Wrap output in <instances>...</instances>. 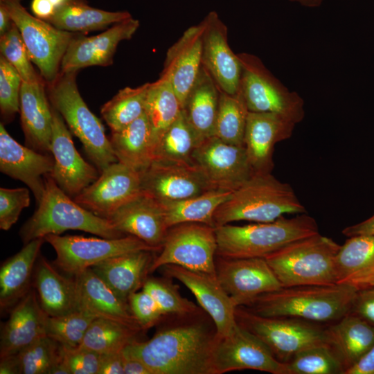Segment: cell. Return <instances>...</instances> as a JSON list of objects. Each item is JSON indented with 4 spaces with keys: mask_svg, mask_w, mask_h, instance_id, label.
Instances as JSON below:
<instances>
[{
    "mask_svg": "<svg viewBox=\"0 0 374 374\" xmlns=\"http://www.w3.org/2000/svg\"><path fill=\"white\" fill-rule=\"evenodd\" d=\"M49 374H71L63 354L61 360L52 368Z\"/></svg>",
    "mask_w": 374,
    "mask_h": 374,
    "instance_id": "60",
    "label": "cell"
},
{
    "mask_svg": "<svg viewBox=\"0 0 374 374\" xmlns=\"http://www.w3.org/2000/svg\"><path fill=\"white\" fill-rule=\"evenodd\" d=\"M358 288L373 287L374 288V272L363 279L357 285Z\"/></svg>",
    "mask_w": 374,
    "mask_h": 374,
    "instance_id": "62",
    "label": "cell"
},
{
    "mask_svg": "<svg viewBox=\"0 0 374 374\" xmlns=\"http://www.w3.org/2000/svg\"><path fill=\"white\" fill-rule=\"evenodd\" d=\"M78 293L79 309L97 317L112 319L141 331L127 302L123 301L91 268L74 276Z\"/></svg>",
    "mask_w": 374,
    "mask_h": 374,
    "instance_id": "28",
    "label": "cell"
},
{
    "mask_svg": "<svg viewBox=\"0 0 374 374\" xmlns=\"http://www.w3.org/2000/svg\"><path fill=\"white\" fill-rule=\"evenodd\" d=\"M232 191L212 189L201 195L179 201L160 202L169 229L186 222H197L215 227L213 216Z\"/></svg>",
    "mask_w": 374,
    "mask_h": 374,
    "instance_id": "37",
    "label": "cell"
},
{
    "mask_svg": "<svg viewBox=\"0 0 374 374\" xmlns=\"http://www.w3.org/2000/svg\"><path fill=\"white\" fill-rule=\"evenodd\" d=\"M235 314L237 323L260 339L275 357L283 363L303 350L328 344L326 330L309 321L263 317L243 306L236 307Z\"/></svg>",
    "mask_w": 374,
    "mask_h": 374,
    "instance_id": "9",
    "label": "cell"
},
{
    "mask_svg": "<svg viewBox=\"0 0 374 374\" xmlns=\"http://www.w3.org/2000/svg\"><path fill=\"white\" fill-rule=\"evenodd\" d=\"M337 284L359 282L374 272V235L348 237L335 260Z\"/></svg>",
    "mask_w": 374,
    "mask_h": 374,
    "instance_id": "36",
    "label": "cell"
},
{
    "mask_svg": "<svg viewBox=\"0 0 374 374\" xmlns=\"http://www.w3.org/2000/svg\"><path fill=\"white\" fill-rule=\"evenodd\" d=\"M216 256L226 258H265L296 240L319 233L318 225L306 213L283 216L269 222L215 227Z\"/></svg>",
    "mask_w": 374,
    "mask_h": 374,
    "instance_id": "3",
    "label": "cell"
},
{
    "mask_svg": "<svg viewBox=\"0 0 374 374\" xmlns=\"http://www.w3.org/2000/svg\"><path fill=\"white\" fill-rule=\"evenodd\" d=\"M150 84L125 87L102 106L101 116L112 132L122 130L145 114Z\"/></svg>",
    "mask_w": 374,
    "mask_h": 374,
    "instance_id": "39",
    "label": "cell"
},
{
    "mask_svg": "<svg viewBox=\"0 0 374 374\" xmlns=\"http://www.w3.org/2000/svg\"><path fill=\"white\" fill-rule=\"evenodd\" d=\"M182 111L181 103L171 84L163 78L150 83L145 114L152 137L153 152L164 132Z\"/></svg>",
    "mask_w": 374,
    "mask_h": 374,
    "instance_id": "38",
    "label": "cell"
},
{
    "mask_svg": "<svg viewBox=\"0 0 374 374\" xmlns=\"http://www.w3.org/2000/svg\"><path fill=\"white\" fill-rule=\"evenodd\" d=\"M216 251L215 227L197 222L179 224L168 229L149 273L167 265H175L216 276Z\"/></svg>",
    "mask_w": 374,
    "mask_h": 374,
    "instance_id": "11",
    "label": "cell"
},
{
    "mask_svg": "<svg viewBox=\"0 0 374 374\" xmlns=\"http://www.w3.org/2000/svg\"><path fill=\"white\" fill-rule=\"evenodd\" d=\"M238 56L242 68L239 90L249 112L278 114L296 124L303 120L304 100L297 92L286 87L257 56Z\"/></svg>",
    "mask_w": 374,
    "mask_h": 374,
    "instance_id": "8",
    "label": "cell"
},
{
    "mask_svg": "<svg viewBox=\"0 0 374 374\" xmlns=\"http://www.w3.org/2000/svg\"><path fill=\"white\" fill-rule=\"evenodd\" d=\"M201 310L181 315V321L169 323L145 341L134 340L122 353L141 361L152 374H212L217 330Z\"/></svg>",
    "mask_w": 374,
    "mask_h": 374,
    "instance_id": "1",
    "label": "cell"
},
{
    "mask_svg": "<svg viewBox=\"0 0 374 374\" xmlns=\"http://www.w3.org/2000/svg\"><path fill=\"white\" fill-rule=\"evenodd\" d=\"M67 230H80L105 238L125 236L107 219L76 203L47 175L42 200L21 226L19 236L25 244L34 239L49 234L60 235Z\"/></svg>",
    "mask_w": 374,
    "mask_h": 374,
    "instance_id": "5",
    "label": "cell"
},
{
    "mask_svg": "<svg viewBox=\"0 0 374 374\" xmlns=\"http://www.w3.org/2000/svg\"><path fill=\"white\" fill-rule=\"evenodd\" d=\"M306 213L292 187L271 173H254L216 210L215 226L235 221L272 222L284 214Z\"/></svg>",
    "mask_w": 374,
    "mask_h": 374,
    "instance_id": "4",
    "label": "cell"
},
{
    "mask_svg": "<svg viewBox=\"0 0 374 374\" xmlns=\"http://www.w3.org/2000/svg\"><path fill=\"white\" fill-rule=\"evenodd\" d=\"M44 238L24 244L16 254L6 260L0 269V306L5 310L15 305L30 290L31 280Z\"/></svg>",
    "mask_w": 374,
    "mask_h": 374,
    "instance_id": "32",
    "label": "cell"
},
{
    "mask_svg": "<svg viewBox=\"0 0 374 374\" xmlns=\"http://www.w3.org/2000/svg\"><path fill=\"white\" fill-rule=\"evenodd\" d=\"M196 136L183 111L164 132L153 152L152 161L193 163Z\"/></svg>",
    "mask_w": 374,
    "mask_h": 374,
    "instance_id": "42",
    "label": "cell"
},
{
    "mask_svg": "<svg viewBox=\"0 0 374 374\" xmlns=\"http://www.w3.org/2000/svg\"><path fill=\"white\" fill-rule=\"evenodd\" d=\"M344 374H374V344L366 353Z\"/></svg>",
    "mask_w": 374,
    "mask_h": 374,
    "instance_id": "54",
    "label": "cell"
},
{
    "mask_svg": "<svg viewBox=\"0 0 374 374\" xmlns=\"http://www.w3.org/2000/svg\"><path fill=\"white\" fill-rule=\"evenodd\" d=\"M374 326V288H359L349 312Z\"/></svg>",
    "mask_w": 374,
    "mask_h": 374,
    "instance_id": "52",
    "label": "cell"
},
{
    "mask_svg": "<svg viewBox=\"0 0 374 374\" xmlns=\"http://www.w3.org/2000/svg\"><path fill=\"white\" fill-rule=\"evenodd\" d=\"M216 276L235 307L280 289V283L264 258H226L217 256Z\"/></svg>",
    "mask_w": 374,
    "mask_h": 374,
    "instance_id": "15",
    "label": "cell"
},
{
    "mask_svg": "<svg viewBox=\"0 0 374 374\" xmlns=\"http://www.w3.org/2000/svg\"><path fill=\"white\" fill-rule=\"evenodd\" d=\"M326 331L328 344L340 359L345 371L374 344V326L350 313Z\"/></svg>",
    "mask_w": 374,
    "mask_h": 374,
    "instance_id": "33",
    "label": "cell"
},
{
    "mask_svg": "<svg viewBox=\"0 0 374 374\" xmlns=\"http://www.w3.org/2000/svg\"><path fill=\"white\" fill-rule=\"evenodd\" d=\"M201 22L202 66L221 91L235 94L239 91L242 68L238 54L229 45L227 27L215 11L208 13Z\"/></svg>",
    "mask_w": 374,
    "mask_h": 374,
    "instance_id": "20",
    "label": "cell"
},
{
    "mask_svg": "<svg viewBox=\"0 0 374 374\" xmlns=\"http://www.w3.org/2000/svg\"><path fill=\"white\" fill-rule=\"evenodd\" d=\"M0 51L1 55L18 71L23 82L32 83L44 79L34 69L20 32L15 23L6 33L0 35Z\"/></svg>",
    "mask_w": 374,
    "mask_h": 374,
    "instance_id": "47",
    "label": "cell"
},
{
    "mask_svg": "<svg viewBox=\"0 0 374 374\" xmlns=\"http://www.w3.org/2000/svg\"><path fill=\"white\" fill-rule=\"evenodd\" d=\"M286 374H344L345 369L328 344L308 348L285 363Z\"/></svg>",
    "mask_w": 374,
    "mask_h": 374,
    "instance_id": "43",
    "label": "cell"
},
{
    "mask_svg": "<svg viewBox=\"0 0 374 374\" xmlns=\"http://www.w3.org/2000/svg\"><path fill=\"white\" fill-rule=\"evenodd\" d=\"M30 196L27 188H0V229L9 230L23 209L29 206Z\"/></svg>",
    "mask_w": 374,
    "mask_h": 374,
    "instance_id": "49",
    "label": "cell"
},
{
    "mask_svg": "<svg viewBox=\"0 0 374 374\" xmlns=\"http://www.w3.org/2000/svg\"><path fill=\"white\" fill-rule=\"evenodd\" d=\"M20 368L17 354L1 357L0 374H19Z\"/></svg>",
    "mask_w": 374,
    "mask_h": 374,
    "instance_id": "58",
    "label": "cell"
},
{
    "mask_svg": "<svg viewBox=\"0 0 374 374\" xmlns=\"http://www.w3.org/2000/svg\"><path fill=\"white\" fill-rule=\"evenodd\" d=\"M62 350L71 374H98L101 354L80 347L62 346Z\"/></svg>",
    "mask_w": 374,
    "mask_h": 374,
    "instance_id": "51",
    "label": "cell"
},
{
    "mask_svg": "<svg viewBox=\"0 0 374 374\" xmlns=\"http://www.w3.org/2000/svg\"><path fill=\"white\" fill-rule=\"evenodd\" d=\"M44 238L56 252L55 265L73 276L112 257L142 250L158 251L132 235L97 238L49 234Z\"/></svg>",
    "mask_w": 374,
    "mask_h": 374,
    "instance_id": "12",
    "label": "cell"
},
{
    "mask_svg": "<svg viewBox=\"0 0 374 374\" xmlns=\"http://www.w3.org/2000/svg\"><path fill=\"white\" fill-rule=\"evenodd\" d=\"M14 24L6 6L0 3V35L6 33Z\"/></svg>",
    "mask_w": 374,
    "mask_h": 374,
    "instance_id": "59",
    "label": "cell"
},
{
    "mask_svg": "<svg viewBox=\"0 0 374 374\" xmlns=\"http://www.w3.org/2000/svg\"><path fill=\"white\" fill-rule=\"evenodd\" d=\"M358 290L346 283L281 287L257 296L243 307L263 317L337 321L349 312Z\"/></svg>",
    "mask_w": 374,
    "mask_h": 374,
    "instance_id": "2",
    "label": "cell"
},
{
    "mask_svg": "<svg viewBox=\"0 0 374 374\" xmlns=\"http://www.w3.org/2000/svg\"><path fill=\"white\" fill-rule=\"evenodd\" d=\"M77 73L60 72L53 82L46 83L47 95L51 105L60 114L101 172L118 159L101 121L91 112L78 91Z\"/></svg>",
    "mask_w": 374,
    "mask_h": 374,
    "instance_id": "7",
    "label": "cell"
},
{
    "mask_svg": "<svg viewBox=\"0 0 374 374\" xmlns=\"http://www.w3.org/2000/svg\"><path fill=\"white\" fill-rule=\"evenodd\" d=\"M30 8L34 16L46 21L53 17L56 10L49 0H32Z\"/></svg>",
    "mask_w": 374,
    "mask_h": 374,
    "instance_id": "55",
    "label": "cell"
},
{
    "mask_svg": "<svg viewBox=\"0 0 374 374\" xmlns=\"http://www.w3.org/2000/svg\"><path fill=\"white\" fill-rule=\"evenodd\" d=\"M244 369L286 374L285 363L278 361L260 339L238 323L229 335H216L211 370L212 374H222Z\"/></svg>",
    "mask_w": 374,
    "mask_h": 374,
    "instance_id": "13",
    "label": "cell"
},
{
    "mask_svg": "<svg viewBox=\"0 0 374 374\" xmlns=\"http://www.w3.org/2000/svg\"><path fill=\"white\" fill-rule=\"evenodd\" d=\"M193 161L213 189L233 192L253 175L244 146L226 143L215 136L195 148Z\"/></svg>",
    "mask_w": 374,
    "mask_h": 374,
    "instance_id": "14",
    "label": "cell"
},
{
    "mask_svg": "<svg viewBox=\"0 0 374 374\" xmlns=\"http://www.w3.org/2000/svg\"><path fill=\"white\" fill-rule=\"evenodd\" d=\"M249 112L240 90L235 94L220 90L214 136L226 143L244 146Z\"/></svg>",
    "mask_w": 374,
    "mask_h": 374,
    "instance_id": "40",
    "label": "cell"
},
{
    "mask_svg": "<svg viewBox=\"0 0 374 374\" xmlns=\"http://www.w3.org/2000/svg\"><path fill=\"white\" fill-rule=\"evenodd\" d=\"M294 3H298L308 8H317L321 5L323 0H289Z\"/></svg>",
    "mask_w": 374,
    "mask_h": 374,
    "instance_id": "61",
    "label": "cell"
},
{
    "mask_svg": "<svg viewBox=\"0 0 374 374\" xmlns=\"http://www.w3.org/2000/svg\"><path fill=\"white\" fill-rule=\"evenodd\" d=\"M128 302L132 313L142 330L152 327L165 317L154 299L144 290L133 293Z\"/></svg>",
    "mask_w": 374,
    "mask_h": 374,
    "instance_id": "50",
    "label": "cell"
},
{
    "mask_svg": "<svg viewBox=\"0 0 374 374\" xmlns=\"http://www.w3.org/2000/svg\"><path fill=\"white\" fill-rule=\"evenodd\" d=\"M140 175L141 191L159 202L183 200L213 189L194 163L154 160Z\"/></svg>",
    "mask_w": 374,
    "mask_h": 374,
    "instance_id": "16",
    "label": "cell"
},
{
    "mask_svg": "<svg viewBox=\"0 0 374 374\" xmlns=\"http://www.w3.org/2000/svg\"><path fill=\"white\" fill-rule=\"evenodd\" d=\"M168 278H148L143 285V290L152 296L165 316L186 315L200 311L193 302L181 295L177 285Z\"/></svg>",
    "mask_w": 374,
    "mask_h": 374,
    "instance_id": "46",
    "label": "cell"
},
{
    "mask_svg": "<svg viewBox=\"0 0 374 374\" xmlns=\"http://www.w3.org/2000/svg\"><path fill=\"white\" fill-rule=\"evenodd\" d=\"M160 269L167 277L177 279L190 290L202 310L212 319L217 335H229L236 328V307L215 275L175 265H167Z\"/></svg>",
    "mask_w": 374,
    "mask_h": 374,
    "instance_id": "19",
    "label": "cell"
},
{
    "mask_svg": "<svg viewBox=\"0 0 374 374\" xmlns=\"http://www.w3.org/2000/svg\"><path fill=\"white\" fill-rule=\"evenodd\" d=\"M123 234L134 235L160 250L168 230L162 205L141 191L107 218Z\"/></svg>",
    "mask_w": 374,
    "mask_h": 374,
    "instance_id": "23",
    "label": "cell"
},
{
    "mask_svg": "<svg viewBox=\"0 0 374 374\" xmlns=\"http://www.w3.org/2000/svg\"><path fill=\"white\" fill-rule=\"evenodd\" d=\"M139 27V20L130 17L96 35L76 33L63 56L60 72H78L84 67L112 64L118 44L131 39Z\"/></svg>",
    "mask_w": 374,
    "mask_h": 374,
    "instance_id": "21",
    "label": "cell"
},
{
    "mask_svg": "<svg viewBox=\"0 0 374 374\" xmlns=\"http://www.w3.org/2000/svg\"><path fill=\"white\" fill-rule=\"evenodd\" d=\"M22 0H0L18 28L30 58L46 83L60 72L63 56L76 33L60 30L29 13Z\"/></svg>",
    "mask_w": 374,
    "mask_h": 374,
    "instance_id": "10",
    "label": "cell"
},
{
    "mask_svg": "<svg viewBox=\"0 0 374 374\" xmlns=\"http://www.w3.org/2000/svg\"><path fill=\"white\" fill-rule=\"evenodd\" d=\"M130 17L127 11H106L89 6L85 0H69L57 8L47 21L60 30L85 33L105 29Z\"/></svg>",
    "mask_w": 374,
    "mask_h": 374,
    "instance_id": "35",
    "label": "cell"
},
{
    "mask_svg": "<svg viewBox=\"0 0 374 374\" xmlns=\"http://www.w3.org/2000/svg\"><path fill=\"white\" fill-rule=\"evenodd\" d=\"M203 25L190 26L166 53L160 77L173 87L183 107L202 67Z\"/></svg>",
    "mask_w": 374,
    "mask_h": 374,
    "instance_id": "25",
    "label": "cell"
},
{
    "mask_svg": "<svg viewBox=\"0 0 374 374\" xmlns=\"http://www.w3.org/2000/svg\"><path fill=\"white\" fill-rule=\"evenodd\" d=\"M118 161L141 172L152 163L153 147L151 127L144 114L109 138Z\"/></svg>",
    "mask_w": 374,
    "mask_h": 374,
    "instance_id": "34",
    "label": "cell"
},
{
    "mask_svg": "<svg viewBox=\"0 0 374 374\" xmlns=\"http://www.w3.org/2000/svg\"><path fill=\"white\" fill-rule=\"evenodd\" d=\"M22 79L15 67L0 55V110L3 120L11 121L19 112Z\"/></svg>",
    "mask_w": 374,
    "mask_h": 374,
    "instance_id": "48",
    "label": "cell"
},
{
    "mask_svg": "<svg viewBox=\"0 0 374 374\" xmlns=\"http://www.w3.org/2000/svg\"><path fill=\"white\" fill-rule=\"evenodd\" d=\"M123 357L125 374H152L148 368L141 361L123 353Z\"/></svg>",
    "mask_w": 374,
    "mask_h": 374,
    "instance_id": "57",
    "label": "cell"
},
{
    "mask_svg": "<svg viewBox=\"0 0 374 374\" xmlns=\"http://www.w3.org/2000/svg\"><path fill=\"white\" fill-rule=\"evenodd\" d=\"M152 251H138L112 257L91 269L101 278L123 301L143 285L153 260Z\"/></svg>",
    "mask_w": 374,
    "mask_h": 374,
    "instance_id": "30",
    "label": "cell"
},
{
    "mask_svg": "<svg viewBox=\"0 0 374 374\" xmlns=\"http://www.w3.org/2000/svg\"><path fill=\"white\" fill-rule=\"evenodd\" d=\"M54 159L15 141L0 124V170L24 183L33 193L37 206L45 190V177L51 174Z\"/></svg>",
    "mask_w": 374,
    "mask_h": 374,
    "instance_id": "22",
    "label": "cell"
},
{
    "mask_svg": "<svg viewBox=\"0 0 374 374\" xmlns=\"http://www.w3.org/2000/svg\"><path fill=\"white\" fill-rule=\"evenodd\" d=\"M139 331L112 319L96 318L78 347L107 354L122 351Z\"/></svg>",
    "mask_w": 374,
    "mask_h": 374,
    "instance_id": "41",
    "label": "cell"
},
{
    "mask_svg": "<svg viewBox=\"0 0 374 374\" xmlns=\"http://www.w3.org/2000/svg\"><path fill=\"white\" fill-rule=\"evenodd\" d=\"M33 283L39 303L48 316L57 317L79 310L75 279L59 273L42 256L36 262Z\"/></svg>",
    "mask_w": 374,
    "mask_h": 374,
    "instance_id": "29",
    "label": "cell"
},
{
    "mask_svg": "<svg viewBox=\"0 0 374 374\" xmlns=\"http://www.w3.org/2000/svg\"><path fill=\"white\" fill-rule=\"evenodd\" d=\"M47 317L37 293L30 290L15 305L1 327L0 357L17 354L46 335Z\"/></svg>",
    "mask_w": 374,
    "mask_h": 374,
    "instance_id": "26",
    "label": "cell"
},
{
    "mask_svg": "<svg viewBox=\"0 0 374 374\" xmlns=\"http://www.w3.org/2000/svg\"><path fill=\"white\" fill-rule=\"evenodd\" d=\"M20 374H49L62 357V346L45 335L17 353Z\"/></svg>",
    "mask_w": 374,
    "mask_h": 374,
    "instance_id": "45",
    "label": "cell"
},
{
    "mask_svg": "<svg viewBox=\"0 0 374 374\" xmlns=\"http://www.w3.org/2000/svg\"><path fill=\"white\" fill-rule=\"evenodd\" d=\"M98 374H125L122 351L102 354Z\"/></svg>",
    "mask_w": 374,
    "mask_h": 374,
    "instance_id": "53",
    "label": "cell"
},
{
    "mask_svg": "<svg viewBox=\"0 0 374 374\" xmlns=\"http://www.w3.org/2000/svg\"><path fill=\"white\" fill-rule=\"evenodd\" d=\"M342 233L348 238L357 235H374V214L366 220L346 227Z\"/></svg>",
    "mask_w": 374,
    "mask_h": 374,
    "instance_id": "56",
    "label": "cell"
},
{
    "mask_svg": "<svg viewBox=\"0 0 374 374\" xmlns=\"http://www.w3.org/2000/svg\"><path fill=\"white\" fill-rule=\"evenodd\" d=\"M19 113L26 146L51 152L53 114L44 79L32 83L22 81Z\"/></svg>",
    "mask_w": 374,
    "mask_h": 374,
    "instance_id": "27",
    "label": "cell"
},
{
    "mask_svg": "<svg viewBox=\"0 0 374 374\" xmlns=\"http://www.w3.org/2000/svg\"><path fill=\"white\" fill-rule=\"evenodd\" d=\"M141 191L140 172L117 161L103 169L98 178L73 199L85 209L107 219Z\"/></svg>",
    "mask_w": 374,
    "mask_h": 374,
    "instance_id": "18",
    "label": "cell"
},
{
    "mask_svg": "<svg viewBox=\"0 0 374 374\" xmlns=\"http://www.w3.org/2000/svg\"><path fill=\"white\" fill-rule=\"evenodd\" d=\"M220 89L202 65L198 76L184 103L182 111L199 145L214 136Z\"/></svg>",
    "mask_w": 374,
    "mask_h": 374,
    "instance_id": "31",
    "label": "cell"
},
{
    "mask_svg": "<svg viewBox=\"0 0 374 374\" xmlns=\"http://www.w3.org/2000/svg\"><path fill=\"white\" fill-rule=\"evenodd\" d=\"M49 1L57 8L64 5V3H66L69 0H49Z\"/></svg>",
    "mask_w": 374,
    "mask_h": 374,
    "instance_id": "63",
    "label": "cell"
},
{
    "mask_svg": "<svg viewBox=\"0 0 374 374\" xmlns=\"http://www.w3.org/2000/svg\"><path fill=\"white\" fill-rule=\"evenodd\" d=\"M296 123L275 113L249 112L244 148L254 173H271L275 145L290 139Z\"/></svg>",
    "mask_w": 374,
    "mask_h": 374,
    "instance_id": "24",
    "label": "cell"
},
{
    "mask_svg": "<svg viewBox=\"0 0 374 374\" xmlns=\"http://www.w3.org/2000/svg\"><path fill=\"white\" fill-rule=\"evenodd\" d=\"M341 245L319 233L293 242L264 258L283 287L337 284Z\"/></svg>",
    "mask_w": 374,
    "mask_h": 374,
    "instance_id": "6",
    "label": "cell"
},
{
    "mask_svg": "<svg viewBox=\"0 0 374 374\" xmlns=\"http://www.w3.org/2000/svg\"><path fill=\"white\" fill-rule=\"evenodd\" d=\"M51 107L53 125L51 153L54 159V166L49 175L66 195L74 198L94 182L100 172L80 156L63 118Z\"/></svg>",
    "mask_w": 374,
    "mask_h": 374,
    "instance_id": "17",
    "label": "cell"
},
{
    "mask_svg": "<svg viewBox=\"0 0 374 374\" xmlns=\"http://www.w3.org/2000/svg\"><path fill=\"white\" fill-rule=\"evenodd\" d=\"M96 318L95 314L80 309L61 316H48L46 333L64 347L76 348Z\"/></svg>",
    "mask_w": 374,
    "mask_h": 374,
    "instance_id": "44",
    "label": "cell"
}]
</instances>
